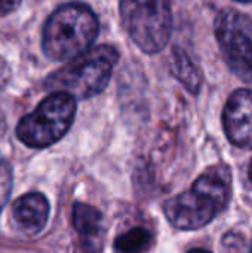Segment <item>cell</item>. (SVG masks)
I'll return each mask as SVG.
<instances>
[{
	"instance_id": "cell-1",
	"label": "cell",
	"mask_w": 252,
	"mask_h": 253,
	"mask_svg": "<svg viewBox=\"0 0 252 253\" xmlns=\"http://www.w3.org/2000/svg\"><path fill=\"white\" fill-rule=\"evenodd\" d=\"M232 194V175L224 165L203 172L190 190L169 199L163 212L178 230L193 231L208 225L229 203Z\"/></svg>"
},
{
	"instance_id": "cell-2",
	"label": "cell",
	"mask_w": 252,
	"mask_h": 253,
	"mask_svg": "<svg viewBox=\"0 0 252 253\" xmlns=\"http://www.w3.org/2000/svg\"><path fill=\"white\" fill-rule=\"evenodd\" d=\"M98 33V18L88 4L67 3L48 18L42 47L53 61H71L92 47Z\"/></svg>"
},
{
	"instance_id": "cell-3",
	"label": "cell",
	"mask_w": 252,
	"mask_h": 253,
	"mask_svg": "<svg viewBox=\"0 0 252 253\" xmlns=\"http://www.w3.org/2000/svg\"><path fill=\"white\" fill-rule=\"evenodd\" d=\"M119 61V52L110 44H100L71 59L67 65L52 73L45 87L50 92H62L74 99H88L101 93Z\"/></svg>"
},
{
	"instance_id": "cell-4",
	"label": "cell",
	"mask_w": 252,
	"mask_h": 253,
	"mask_svg": "<svg viewBox=\"0 0 252 253\" xmlns=\"http://www.w3.org/2000/svg\"><path fill=\"white\" fill-rule=\"evenodd\" d=\"M122 25L134 43L146 53L160 52L172 31L171 0H120Z\"/></svg>"
},
{
	"instance_id": "cell-5",
	"label": "cell",
	"mask_w": 252,
	"mask_h": 253,
	"mask_svg": "<svg viewBox=\"0 0 252 253\" xmlns=\"http://www.w3.org/2000/svg\"><path fill=\"white\" fill-rule=\"evenodd\" d=\"M74 116L76 99L62 92H52L33 113L21 119L16 136L30 148H46L68 132Z\"/></svg>"
},
{
	"instance_id": "cell-6",
	"label": "cell",
	"mask_w": 252,
	"mask_h": 253,
	"mask_svg": "<svg viewBox=\"0 0 252 253\" xmlns=\"http://www.w3.org/2000/svg\"><path fill=\"white\" fill-rule=\"evenodd\" d=\"M215 37L229 68L241 80L252 83V18L235 9L220 12Z\"/></svg>"
},
{
	"instance_id": "cell-7",
	"label": "cell",
	"mask_w": 252,
	"mask_h": 253,
	"mask_svg": "<svg viewBox=\"0 0 252 253\" xmlns=\"http://www.w3.org/2000/svg\"><path fill=\"white\" fill-rule=\"evenodd\" d=\"M223 126L235 147L252 150V90L238 89L230 95L223 111Z\"/></svg>"
},
{
	"instance_id": "cell-8",
	"label": "cell",
	"mask_w": 252,
	"mask_h": 253,
	"mask_svg": "<svg viewBox=\"0 0 252 253\" xmlns=\"http://www.w3.org/2000/svg\"><path fill=\"white\" fill-rule=\"evenodd\" d=\"M12 218L22 233H40L49 218V203L40 193H30L15 200L12 206Z\"/></svg>"
},
{
	"instance_id": "cell-9",
	"label": "cell",
	"mask_w": 252,
	"mask_h": 253,
	"mask_svg": "<svg viewBox=\"0 0 252 253\" xmlns=\"http://www.w3.org/2000/svg\"><path fill=\"white\" fill-rule=\"evenodd\" d=\"M171 71L184 84V87L189 92H192V93L196 95L201 90V86H202V73L193 64V61L189 58V55L183 49H180V47H175L172 50Z\"/></svg>"
},
{
	"instance_id": "cell-10",
	"label": "cell",
	"mask_w": 252,
	"mask_h": 253,
	"mask_svg": "<svg viewBox=\"0 0 252 253\" xmlns=\"http://www.w3.org/2000/svg\"><path fill=\"white\" fill-rule=\"evenodd\" d=\"M71 218H73V227L80 234L83 242H92L91 239L95 237L101 230L102 216L95 208L89 205L74 203Z\"/></svg>"
},
{
	"instance_id": "cell-11",
	"label": "cell",
	"mask_w": 252,
	"mask_h": 253,
	"mask_svg": "<svg viewBox=\"0 0 252 253\" xmlns=\"http://www.w3.org/2000/svg\"><path fill=\"white\" fill-rule=\"evenodd\" d=\"M150 243L151 234L146 228L137 227L117 237L114 249L119 253H141L149 249Z\"/></svg>"
},
{
	"instance_id": "cell-12",
	"label": "cell",
	"mask_w": 252,
	"mask_h": 253,
	"mask_svg": "<svg viewBox=\"0 0 252 253\" xmlns=\"http://www.w3.org/2000/svg\"><path fill=\"white\" fill-rule=\"evenodd\" d=\"M10 191V170L9 166L0 162V206L6 202Z\"/></svg>"
},
{
	"instance_id": "cell-13",
	"label": "cell",
	"mask_w": 252,
	"mask_h": 253,
	"mask_svg": "<svg viewBox=\"0 0 252 253\" xmlns=\"http://www.w3.org/2000/svg\"><path fill=\"white\" fill-rule=\"evenodd\" d=\"M21 4V0H0V15L15 12Z\"/></svg>"
},
{
	"instance_id": "cell-14",
	"label": "cell",
	"mask_w": 252,
	"mask_h": 253,
	"mask_svg": "<svg viewBox=\"0 0 252 253\" xmlns=\"http://www.w3.org/2000/svg\"><path fill=\"white\" fill-rule=\"evenodd\" d=\"M189 253H211V252H208V251H203V249H193V251H190Z\"/></svg>"
},
{
	"instance_id": "cell-15",
	"label": "cell",
	"mask_w": 252,
	"mask_h": 253,
	"mask_svg": "<svg viewBox=\"0 0 252 253\" xmlns=\"http://www.w3.org/2000/svg\"><path fill=\"white\" fill-rule=\"evenodd\" d=\"M250 179L252 181V162H251V166H250Z\"/></svg>"
},
{
	"instance_id": "cell-16",
	"label": "cell",
	"mask_w": 252,
	"mask_h": 253,
	"mask_svg": "<svg viewBox=\"0 0 252 253\" xmlns=\"http://www.w3.org/2000/svg\"><path fill=\"white\" fill-rule=\"evenodd\" d=\"M238 1H245V3H251L252 0H238Z\"/></svg>"
},
{
	"instance_id": "cell-17",
	"label": "cell",
	"mask_w": 252,
	"mask_h": 253,
	"mask_svg": "<svg viewBox=\"0 0 252 253\" xmlns=\"http://www.w3.org/2000/svg\"><path fill=\"white\" fill-rule=\"evenodd\" d=\"M250 253H252V248H251V252H250Z\"/></svg>"
}]
</instances>
